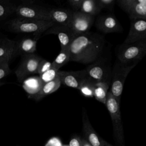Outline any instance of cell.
Wrapping results in <instances>:
<instances>
[{"label": "cell", "instance_id": "obj_1", "mask_svg": "<svg viewBox=\"0 0 146 146\" xmlns=\"http://www.w3.org/2000/svg\"><path fill=\"white\" fill-rule=\"evenodd\" d=\"M105 44L102 35L88 32L72 39L69 46L70 61L90 64L96 60L101 55Z\"/></svg>", "mask_w": 146, "mask_h": 146}, {"label": "cell", "instance_id": "obj_2", "mask_svg": "<svg viewBox=\"0 0 146 146\" xmlns=\"http://www.w3.org/2000/svg\"><path fill=\"white\" fill-rule=\"evenodd\" d=\"M52 22L34 20L31 19L16 17L7 22L9 30L17 33H32L39 37L40 34L54 26Z\"/></svg>", "mask_w": 146, "mask_h": 146}, {"label": "cell", "instance_id": "obj_3", "mask_svg": "<svg viewBox=\"0 0 146 146\" xmlns=\"http://www.w3.org/2000/svg\"><path fill=\"white\" fill-rule=\"evenodd\" d=\"M146 55V40L123 43L117 52V60L124 64L137 63Z\"/></svg>", "mask_w": 146, "mask_h": 146}, {"label": "cell", "instance_id": "obj_4", "mask_svg": "<svg viewBox=\"0 0 146 146\" xmlns=\"http://www.w3.org/2000/svg\"><path fill=\"white\" fill-rule=\"evenodd\" d=\"M136 64H124L117 60L114 64L112 71L110 92L119 103H120L121 96L126 78Z\"/></svg>", "mask_w": 146, "mask_h": 146}, {"label": "cell", "instance_id": "obj_5", "mask_svg": "<svg viewBox=\"0 0 146 146\" xmlns=\"http://www.w3.org/2000/svg\"><path fill=\"white\" fill-rule=\"evenodd\" d=\"M105 105L111 118L114 137L120 145H124V132L120 103L115 98L110 91H108L107 94Z\"/></svg>", "mask_w": 146, "mask_h": 146}, {"label": "cell", "instance_id": "obj_6", "mask_svg": "<svg viewBox=\"0 0 146 146\" xmlns=\"http://www.w3.org/2000/svg\"><path fill=\"white\" fill-rule=\"evenodd\" d=\"M14 14L19 18L50 22L47 9L33 3H23L15 6Z\"/></svg>", "mask_w": 146, "mask_h": 146}, {"label": "cell", "instance_id": "obj_7", "mask_svg": "<svg viewBox=\"0 0 146 146\" xmlns=\"http://www.w3.org/2000/svg\"><path fill=\"white\" fill-rule=\"evenodd\" d=\"M95 21V17L80 11H73L69 29L72 39L77 36L88 33Z\"/></svg>", "mask_w": 146, "mask_h": 146}, {"label": "cell", "instance_id": "obj_8", "mask_svg": "<svg viewBox=\"0 0 146 146\" xmlns=\"http://www.w3.org/2000/svg\"><path fill=\"white\" fill-rule=\"evenodd\" d=\"M42 59L35 54L23 55L20 64L15 71L18 81L22 82L29 75L37 74L39 63Z\"/></svg>", "mask_w": 146, "mask_h": 146}, {"label": "cell", "instance_id": "obj_9", "mask_svg": "<svg viewBox=\"0 0 146 146\" xmlns=\"http://www.w3.org/2000/svg\"><path fill=\"white\" fill-rule=\"evenodd\" d=\"M142 40H146V20L140 18L130 19L129 33L123 43L130 44Z\"/></svg>", "mask_w": 146, "mask_h": 146}, {"label": "cell", "instance_id": "obj_10", "mask_svg": "<svg viewBox=\"0 0 146 146\" xmlns=\"http://www.w3.org/2000/svg\"><path fill=\"white\" fill-rule=\"evenodd\" d=\"M87 76L86 69L78 71H58V77L61 84L69 87L78 89L82 80Z\"/></svg>", "mask_w": 146, "mask_h": 146}, {"label": "cell", "instance_id": "obj_11", "mask_svg": "<svg viewBox=\"0 0 146 146\" xmlns=\"http://www.w3.org/2000/svg\"><path fill=\"white\" fill-rule=\"evenodd\" d=\"M96 28L105 34L118 33L123 30L117 18L112 14H104L99 17L96 21Z\"/></svg>", "mask_w": 146, "mask_h": 146}, {"label": "cell", "instance_id": "obj_12", "mask_svg": "<svg viewBox=\"0 0 146 146\" xmlns=\"http://www.w3.org/2000/svg\"><path fill=\"white\" fill-rule=\"evenodd\" d=\"M82 123L85 139L92 146H104L106 141L100 137L92 127L85 108L82 112Z\"/></svg>", "mask_w": 146, "mask_h": 146}, {"label": "cell", "instance_id": "obj_13", "mask_svg": "<svg viewBox=\"0 0 146 146\" xmlns=\"http://www.w3.org/2000/svg\"><path fill=\"white\" fill-rule=\"evenodd\" d=\"M49 21L56 25H64L69 27L73 11L64 8L47 9Z\"/></svg>", "mask_w": 146, "mask_h": 146}, {"label": "cell", "instance_id": "obj_14", "mask_svg": "<svg viewBox=\"0 0 146 146\" xmlns=\"http://www.w3.org/2000/svg\"><path fill=\"white\" fill-rule=\"evenodd\" d=\"M44 34L56 35L60 43L61 49L69 48L72 40V38L68 26L61 25H55L45 31Z\"/></svg>", "mask_w": 146, "mask_h": 146}, {"label": "cell", "instance_id": "obj_15", "mask_svg": "<svg viewBox=\"0 0 146 146\" xmlns=\"http://www.w3.org/2000/svg\"><path fill=\"white\" fill-rule=\"evenodd\" d=\"M16 54L15 41L5 38L0 42V66L9 64L10 61Z\"/></svg>", "mask_w": 146, "mask_h": 146}, {"label": "cell", "instance_id": "obj_16", "mask_svg": "<svg viewBox=\"0 0 146 146\" xmlns=\"http://www.w3.org/2000/svg\"><path fill=\"white\" fill-rule=\"evenodd\" d=\"M87 75L96 82H107L110 72L104 64L95 62L89 65L86 68Z\"/></svg>", "mask_w": 146, "mask_h": 146}, {"label": "cell", "instance_id": "obj_17", "mask_svg": "<svg viewBox=\"0 0 146 146\" xmlns=\"http://www.w3.org/2000/svg\"><path fill=\"white\" fill-rule=\"evenodd\" d=\"M60 81L59 78L57 77L51 82L44 83L40 90L36 94L33 95H29V98L33 99L35 101H39L48 95L56 91L60 87Z\"/></svg>", "mask_w": 146, "mask_h": 146}, {"label": "cell", "instance_id": "obj_18", "mask_svg": "<svg viewBox=\"0 0 146 146\" xmlns=\"http://www.w3.org/2000/svg\"><path fill=\"white\" fill-rule=\"evenodd\" d=\"M39 38H24L21 39L18 43L16 42L17 54L22 55L34 54L36 49L37 40Z\"/></svg>", "mask_w": 146, "mask_h": 146}, {"label": "cell", "instance_id": "obj_19", "mask_svg": "<svg viewBox=\"0 0 146 146\" xmlns=\"http://www.w3.org/2000/svg\"><path fill=\"white\" fill-rule=\"evenodd\" d=\"M43 84L39 76H34L25 79L23 81L22 87L29 95H33L40 90Z\"/></svg>", "mask_w": 146, "mask_h": 146}, {"label": "cell", "instance_id": "obj_20", "mask_svg": "<svg viewBox=\"0 0 146 146\" xmlns=\"http://www.w3.org/2000/svg\"><path fill=\"white\" fill-rule=\"evenodd\" d=\"M96 82L87 75L81 82L78 90L83 96L86 98H93L94 97V87Z\"/></svg>", "mask_w": 146, "mask_h": 146}, {"label": "cell", "instance_id": "obj_21", "mask_svg": "<svg viewBox=\"0 0 146 146\" xmlns=\"http://www.w3.org/2000/svg\"><path fill=\"white\" fill-rule=\"evenodd\" d=\"M109 87L107 82H96L94 87V97L99 102L106 104L108 90Z\"/></svg>", "mask_w": 146, "mask_h": 146}, {"label": "cell", "instance_id": "obj_22", "mask_svg": "<svg viewBox=\"0 0 146 146\" xmlns=\"http://www.w3.org/2000/svg\"><path fill=\"white\" fill-rule=\"evenodd\" d=\"M101 10L96 0H83L80 9V12L93 17L98 15Z\"/></svg>", "mask_w": 146, "mask_h": 146}, {"label": "cell", "instance_id": "obj_23", "mask_svg": "<svg viewBox=\"0 0 146 146\" xmlns=\"http://www.w3.org/2000/svg\"><path fill=\"white\" fill-rule=\"evenodd\" d=\"M70 61V52L69 48L61 49L56 58L51 62L52 67L59 70V68Z\"/></svg>", "mask_w": 146, "mask_h": 146}, {"label": "cell", "instance_id": "obj_24", "mask_svg": "<svg viewBox=\"0 0 146 146\" xmlns=\"http://www.w3.org/2000/svg\"><path fill=\"white\" fill-rule=\"evenodd\" d=\"M129 19L140 18L146 20V4H137L126 11Z\"/></svg>", "mask_w": 146, "mask_h": 146}, {"label": "cell", "instance_id": "obj_25", "mask_svg": "<svg viewBox=\"0 0 146 146\" xmlns=\"http://www.w3.org/2000/svg\"><path fill=\"white\" fill-rule=\"evenodd\" d=\"M15 6L9 1L0 0V20L14 14Z\"/></svg>", "mask_w": 146, "mask_h": 146}, {"label": "cell", "instance_id": "obj_26", "mask_svg": "<svg viewBox=\"0 0 146 146\" xmlns=\"http://www.w3.org/2000/svg\"><path fill=\"white\" fill-rule=\"evenodd\" d=\"M117 3L119 6L126 12L137 4H146V0H118Z\"/></svg>", "mask_w": 146, "mask_h": 146}, {"label": "cell", "instance_id": "obj_27", "mask_svg": "<svg viewBox=\"0 0 146 146\" xmlns=\"http://www.w3.org/2000/svg\"><path fill=\"white\" fill-rule=\"evenodd\" d=\"M58 70L51 67L48 70L46 71L45 72L43 73L41 75H39V78L42 80V81L44 83H47L54 80L55 78L58 77Z\"/></svg>", "mask_w": 146, "mask_h": 146}, {"label": "cell", "instance_id": "obj_28", "mask_svg": "<svg viewBox=\"0 0 146 146\" xmlns=\"http://www.w3.org/2000/svg\"><path fill=\"white\" fill-rule=\"evenodd\" d=\"M99 7L102 9H108L112 10L115 5V0H96Z\"/></svg>", "mask_w": 146, "mask_h": 146}, {"label": "cell", "instance_id": "obj_29", "mask_svg": "<svg viewBox=\"0 0 146 146\" xmlns=\"http://www.w3.org/2000/svg\"><path fill=\"white\" fill-rule=\"evenodd\" d=\"M51 67H52V64L51 62H48L46 59H42L39 63L38 70H37V74H38L39 75H41L43 73L47 71V70H48Z\"/></svg>", "mask_w": 146, "mask_h": 146}, {"label": "cell", "instance_id": "obj_30", "mask_svg": "<svg viewBox=\"0 0 146 146\" xmlns=\"http://www.w3.org/2000/svg\"><path fill=\"white\" fill-rule=\"evenodd\" d=\"M11 70L9 67V64H5L0 66V86L4 84L1 80L11 73Z\"/></svg>", "mask_w": 146, "mask_h": 146}, {"label": "cell", "instance_id": "obj_31", "mask_svg": "<svg viewBox=\"0 0 146 146\" xmlns=\"http://www.w3.org/2000/svg\"><path fill=\"white\" fill-rule=\"evenodd\" d=\"M83 0H69L68 3L71 7L75 11H78L80 9Z\"/></svg>", "mask_w": 146, "mask_h": 146}, {"label": "cell", "instance_id": "obj_32", "mask_svg": "<svg viewBox=\"0 0 146 146\" xmlns=\"http://www.w3.org/2000/svg\"><path fill=\"white\" fill-rule=\"evenodd\" d=\"M68 146H82V139L78 136L73 137L70 140Z\"/></svg>", "mask_w": 146, "mask_h": 146}, {"label": "cell", "instance_id": "obj_33", "mask_svg": "<svg viewBox=\"0 0 146 146\" xmlns=\"http://www.w3.org/2000/svg\"><path fill=\"white\" fill-rule=\"evenodd\" d=\"M62 145L60 144V141L58 139L55 138L50 139L45 145V146H62Z\"/></svg>", "mask_w": 146, "mask_h": 146}, {"label": "cell", "instance_id": "obj_34", "mask_svg": "<svg viewBox=\"0 0 146 146\" xmlns=\"http://www.w3.org/2000/svg\"><path fill=\"white\" fill-rule=\"evenodd\" d=\"M82 146H92L85 139H82Z\"/></svg>", "mask_w": 146, "mask_h": 146}, {"label": "cell", "instance_id": "obj_35", "mask_svg": "<svg viewBox=\"0 0 146 146\" xmlns=\"http://www.w3.org/2000/svg\"><path fill=\"white\" fill-rule=\"evenodd\" d=\"M104 146H113V145H111V144L107 143V141H106V142H105V144H104Z\"/></svg>", "mask_w": 146, "mask_h": 146}, {"label": "cell", "instance_id": "obj_36", "mask_svg": "<svg viewBox=\"0 0 146 146\" xmlns=\"http://www.w3.org/2000/svg\"><path fill=\"white\" fill-rule=\"evenodd\" d=\"M2 40H3V39H1V38H0V42H1Z\"/></svg>", "mask_w": 146, "mask_h": 146}, {"label": "cell", "instance_id": "obj_37", "mask_svg": "<svg viewBox=\"0 0 146 146\" xmlns=\"http://www.w3.org/2000/svg\"><path fill=\"white\" fill-rule=\"evenodd\" d=\"M62 146H68V145H62Z\"/></svg>", "mask_w": 146, "mask_h": 146}]
</instances>
